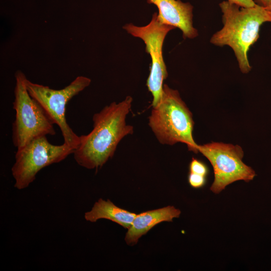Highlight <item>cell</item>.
Returning <instances> with one entry per match:
<instances>
[{"label": "cell", "instance_id": "16", "mask_svg": "<svg viewBox=\"0 0 271 271\" xmlns=\"http://www.w3.org/2000/svg\"><path fill=\"white\" fill-rule=\"evenodd\" d=\"M269 11L270 12V14H271V6H270V9H269Z\"/></svg>", "mask_w": 271, "mask_h": 271}, {"label": "cell", "instance_id": "4", "mask_svg": "<svg viewBox=\"0 0 271 271\" xmlns=\"http://www.w3.org/2000/svg\"><path fill=\"white\" fill-rule=\"evenodd\" d=\"M16 86L13 108L16 117L13 123L12 140L17 150L33 139L48 134L54 136V124L40 104L31 96L26 87L27 79L21 71L15 73Z\"/></svg>", "mask_w": 271, "mask_h": 271}, {"label": "cell", "instance_id": "7", "mask_svg": "<svg viewBox=\"0 0 271 271\" xmlns=\"http://www.w3.org/2000/svg\"><path fill=\"white\" fill-rule=\"evenodd\" d=\"M198 152L211 164L214 180L210 189L218 194L228 185L239 180L249 182L256 174L242 162L244 153L238 145L212 142L198 146Z\"/></svg>", "mask_w": 271, "mask_h": 271}, {"label": "cell", "instance_id": "5", "mask_svg": "<svg viewBox=\"0 0 271 271\" xmlns=\"http://www.w3.org/2000/svg\"><path fill=\"white\" fill-rule=\"evenodd\" d=\"M74 151L64 143L61 145L51 144L46 136L33 139L16 152L12 168L15 187L19 190L28 187L41 169L64 160Z\"/></svg>", "mask_w": 271, "mask_h": 271}, {"label": "cell", "instance_id": "2", "mask_svg": "<svg viewBox=\"0 0 271 271\" xmlns=\"http://www.w3.org/2000/svg\"><path fill=\"white\" fill-rule=\"evenodd\" d=\"M222 13L223 27L214 33L210 42L219 47L228 46L234 53L240 71L244 74L251 69L247 54L259 37L260 26L271 22L269 10L256 4L241 7L228 1L219 4Z\"/></svg>", "mask_w": 271, "mask_h": 271}, {"label": "cell", "instance_id": "13", "mask_svg": "<svg viewBox=\"0 0 271 271\" xmlns=\"http://www.w3.org/2000/svg\"><path fill=\"white\" fill-rule=\"evenodd\" d=\"M206 177L204 176L189 172L188 177V183L194 188H200L205 185L206 182Z\"/></svg>", "mask_w": 271, "mask_h": 271}, {"label": "cell", "instance_id": "10", "mask_svg": "<svg viewBox=\"0 0 271 271\" xmlns=\"http://www.w3.org/2000/svg\"><path fill=\"white\" fill-rule=\"evenodd\" d=\"M180 214L179 209L173 206H168L137 214L126 233L125 242L128 245L136 244L139 238L154 226L162 222H171L173 218L179 217Z\"/></svg>", "mask_w": 271, "mask_h": 271}, {"label": "cell", "instance_id": "3", "mask_svg": "<svg viewBox=\"0 0 271 271\" xmlns=\"http://www.w3.org/2000/svg\"><path fill=\"white\" fill-rule=\"evenodd\" d=\"M193 114L178 90L164 84L159 102L152 107L149 125L159 143L173 145L182 143L189 151L198 153V145L193 137Z\"/></svg>", "mask_w": 271, "mask_h": 271}, {"label": "cell", "instance_id": "12", "mask_svg": "<svg viewBox=\"0 0 271 271\" xmlns=\"http://www.w3.org/2000/svg\"><path fill=\"white\" fill-rule=\"evenodd\" d=\"M189 172L202 176H207L208 169L206 165L202 161L192 158L189 166Z\"/></svg>", "mask_w": 271, "mask_h": 271}, {"label": "cell", "instance_id": "15", "mask_svg": "<svg viewBox=\"0 0 271 271\" xmlns=\"http://www.w3.org/2000/svg\"><path fill=\"white\" fill-rule=\"evenodd\" d=\"M254 2L260 6L269 10L271 6V0H253Z\"/></svg>", "mask_w": 271, "mask_h": 271}, {"label": "cell", "instance_id": "8", "mask_svg": "<svg viewBox=\"0 0 271 271\" xmlns=\"http://www.w3.org/2000/svg\"><path fill=\"white\" fill-rule=\"evenodd\" d=\"M157 16L158 14L155 13L150 23L145 26L138 27L129 23L123 27L128 34L143 40L146 44V51L151 56V65L147 86L153 97L152 107L160 101L163 82L168 77L162 53L164 41L167 34L176 28L161 23Z\"/></svg>", "mask_w": 271, "mask_h": 271}, {"label": "cell", "instance_id": "11", "mask_svg": "<svg viewBox=\"0 0 271 271\" xmlns=\"http://www.w3.org/2000/svg\"><path fill=\"white\" fill-rule=\"evenodd\" d=\"M136 215L133 212L117 207L108 199L104 200L100 198L94 203L91 210L85 213L84 218L91 222L100 219H106L128 229Z\"/></svg>", "mask_w": 271, "mask_h": 271}, {"label": "cell", "instance_id": "1", "mask_svg": "<svg viewBox=\"0 0 271 271\" xmlns=\"http://www.w3.org/2000/svg\"><path fill=\"white\" fill-rule=\"evenodd\" d=\"M132 101V97L127 96L122 101L112 102L93 115L92 130L79 136V144L73 153L79 165L88 169L101 168L113 156L121 140L132 134L133 126L126 123Z\"/></svg>", "mask_w": 271, "mask_h": 271}, {"label": "cell", "instance_id": "14", "mask_svg": "<svg viewBox=\"0 0 271 271\" xmlns=\"http://www.w3.org/2000/svg\"><path fill=\"white\" fill-rule=\"evenodd\" d=\"M241 7H252L256 4L253 0H227Z\"/></svg>", "mask_w": 271, "mask_h": 271}, {"label": "cell", "instance_id": "6", "mask_svg": "<svg viewBox=\"0 0 271 271\" xmlns=\"http://www.w3.org/2000/svg\"><path fill=\"white\" fill-rule=\"evenodd\" d=\"M91 83L87 77H77L68 86L55 90L26 80L27 89L32 97L36 100L45 109L54 124L60 128L64 143L73 149L77 148L80 138L72 129L66 118V105L72 97L83 90Z\"/></svg>", "mask_w": 271, "mask_h": 271}, {"label": "cell", "instance_id": "9", "mask_svg": "<svg viewBox=\"0 0 271 271\" xmlns=\"http://www.w3.org/2000/svg\"><path fill=\"white\" fill-rule=\"evenodd\" d=\"M158 9V19L165 25L178 28L182 31L184 39H193L198 35L193 25L192 5L180 0H147Z\"/></svg>", "mask_w": 271, "mask_h": 271}]
</instances>
